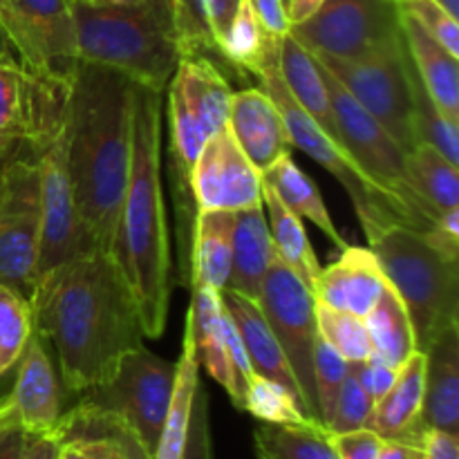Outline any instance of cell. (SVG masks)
Segmentation results:
<instances>
[{
	"label": "cell",
	"mask_w": 459,
	"mask_h": 459,
	"mask_svg": "<svg viewBox=\"0 0 459 459\" xmlns=\"http://www.w3.org/2000/svg\"><path fill=\"white\" fill-rule=\"evenodd\" d=\"M27 303L31 330L54 352L58 379L74 397L106 384L146 339L119 264L97 247L40 278Z\"/></svg>",
	"instance_id": "1"
},
{
	"label": "cell",
	"mask_w": 459,
	"mask_h": 459,
	"mask_svg": "<svg viewBox=\"0 0 459 459\" xmlns=\"http://www.w3.org/2000/svg\"><path fill=\"white\" fill-rule=\"evenodd\" d=\"M67 85V166L76 213L90 242L110 251L128 182L137 83L79 61Z\"/></svg>",
	"instance_id": "2"
},
{
	"label": "cell",
	"mask_w": 459,
	"mask_h": 459,
	"mask_svg": "<svg viewBox=\"0 0 459 459\" xmlns=\"http://www.w3.org/2000/svg\"><path fill=\"white\" fill-rule=\"evenodd\" d=\"M119 264L146 339H160L170 305V233L161 188V92L134 97L133 151L124 202L110 249Z\"/></svg>",
	"instance_id": "3"
},
{
	"label": "cell",
	"mask_w": 459,
	"mask_h": 459,
	"mask_svg": "<svg viewBox=\"0 0 459 459\" xmlns=\"http://www.w3.org/2000/svg\"><path fill=\"white\" fill-rule=\"evenodd\" d=\"M72 12L81 63L119 72L139 88L164 94L182 56L166 0H83L72 3Z\"/></svg>",
	"instance_id": "4"
},
{
	"label": "cell",
	"mask_w": 459,
	"mask_h": 459,
	"mask_svg": "<svg viewBox=\"0 0 459 459\" xmlns=\"http://www.w3.org/2000/svg\"><path fill=\"white\" fill-rule=\"evenodd\" d=\"M169 90V179L179 254L193 247L197 204L191 173L206 139L227 126L231 85L220 63L204 54L179 56Z\"/></svg>",
	"instance_id": "5"
},
{
	"label": "cell",
	"mask_w": 459,
	"mask_h": 459,
	"mask_svg": "<svg viewBox=\"0 0 459 459\" xmlns=\"http://www.w3.org/2000/svg\"><path fill=\"white\" fill-rule=\"evenodd\" d=\"M368 245L406 305L417 350L426 352L439 332L459 323V258L444 254L424 231L408 224H390Z\"/></svg>",
	"instance_id": "6"
},
{
	"label": "cell",
	"mask_w": 459,
	"mask_h": 459,
	"mask_svg": "<svg viewBox=\"0 0 459 459\" xmlns=\"http://www.w3.org/2000/svg\"><path fill=\"white\" fill-rule=\"evenodd\" d=\"M173 385L175 363L142 345L121 359L106 384L79 394V403L63 415L67 437L81 429L119 424L155 455Z\"/></svg>",
	"instance_id": "7"
},
{
	"label": "cell",
	"mask_w": 459,
	"mask_h": 459,
	"mask_svg": "<svg viewBox=\"0 0 459 459\" xmlns=\"http://www.w3.org/2000/svg\"><path fill=\"white\" fill-rule=\"evenodd\" d=\"M278 54H281V43L269 52L264 58L263 67H260L255 79L263 83V90L273 99V103L281 110L282 121L290 133L291 146L303 151L305 155L312 157L316 164L330 175H334L336 182L345 188L350 202H352L357 218L361 222L363 233H366L368 242L372 238L379 236L384 229L390 224H408L402 211L388 200V195L377 188V184L368 178L361 170V166L352 160L348 151L341 146L339 142L330 137L303 108L299 106L291 92L287 90L285 81L281 76V67H278Z\"/></svg>",
	"instance_id": "8"
},
{
	"label": "cell",
	"mask_w": 459,
	"mask_h": 459,
	"mask_svg": "<svg viewBox=\"0 0 459 459\" xmlns=\"http://www.w3.org/2000/svg\"><path fill=\"white\" fill-rule=\"evenodd\" d=\"M318 67H321L327 94H330L341 146L352 155V160L377 184V188L384 195H388V200L402 211L408 227L420 229V231L433 227L439 215L417 195L411 179H408L406 148L321 63H318Z\"/></svg>",
	"instance_id": "9"
},
{
	"label": "cell",
	"mask_w": 459,
	"mask_h": 459,
	"mask_svg": "<svg viewBox=\"0 0 459 459\" xmlns=\"http://www.w3.org/2000/svg\"><path fill=\"white\" fill-rule=\"evenodd\" d=\"M40 238L39 152L18 142L0 166V285L30 299Z\"/></svg>",
	"instance_id": "10"
},
{
	"label": "cell",
	"mask_w": 459,
	"mask_h": 459,
	"mask_svg": "<svg viewBox=\"0 0 459 459\" xmlns=\"http://www.w3.org/2000/svg\"><path fill=\"white\" fill-rule=\"evenodd\" d=\"M314 56L406 151L417 146L412 130V63L403 39L361 58Z\"/></svg>",
	"instance_id": "11"
},
{
	"label": "cell",
	"mask_w": 459,
	"mask_h": 459,
	"mask_svg": "<svg viewBox=\"0 0 459 459\" xmlns=\"http://www.w3.org/2000/svg\"><path fill=\"white\" fill-rule=\"evenodd\" d=\"M258 305L260 312L267 318L269 327H272L273 336L281 343L287 361H290L296 384L303 394L305 411L316 424H321L312 368L314 345L318 339L314 296L312 290L287 267V263L278 255L276 249H273L272 264H269L263 290H260Z\"/></svg>",
	"instance_id": "12"
},
{
	"label": "cell",
	"mask_w": 459,
	"mask_h": 459,
	"mask_svg": "<svg viewBox=\"0 0 459 459\" xmlns=\"http://www.w3.org/2000/svg\"><path fill=\"white\" fill-rule=\"evenodd\" d=\"M290 34L312 54L361 58L403 39L397 3L390 0H325Z\"/></svg>",
	"instance_id": "13"
},
{
	"label": "cell",
	"mask_w": 459,
	"mask_h": 459,
	"mask_svg": "<svg viewBox=\"0 0 459 459\" xmlns=\"http://www.w3.org/2000/svg\"><path fill=\"white\" fill-rule=\"evenodd\" d=\"M36 152H39L40 238L34 285L67 260L94 249L76 213L74 188L67 166V121L48 143L36 148Z\"/></svg>",
	"instance_id": "14"
},
{
	"label": "cell",
	"mask_w": 459,
	"mask_h": 459,
	"mask_svg": "<svg viewBox=\"0 0 459 459\" xmlns=\"http://www.w3.org/2000/svg\"><path fill=\"white\" fill-rule=\"evenodd\" d=\"M0 36L22 65L70 76L79 63L72 0H3Z\"/></svg>",
	"instance_id": "15"
},
{
	"label": "cell",
	"mask_w": 459,
	"mask_h": 459,
	"mask_svg": "<svg viewBox=\"0 0 459 459\" xmlns=\"http://www.w3.org/2000/svg\"><path fill=\"white\" fill-rule=\"evenodd\" d=\"M67 76H54L22 65L16 56H0V137H16L40 148L67 121Z\"/></svg>",
	"instance_id": "16"
},
{
	"label": "cell",
	"mask_w": 459,
	"mask_h": 459,
	"mask_svg": "<svg viewBox=\"0 0 459 459\" xmlns=\"http://www.w3.org/2000/svg\"><path fill=\"white\" fill-rule=\"evenodd\" d=\"M197 211H238L263 204V175L240 151L229 126L206 139L193 164Z\"/></svg>",
	"instance_id": "17"
},
{
	"label": "cell",
	"mask_w": 459,
	"mask_h": 459,
	"mask_svg": "<svg viewBox=\"0 0 459 459\" xmlns=\"http://www.w3.org/2000/svg\"><path fill=\"white\" fill-rule=\"evenodd\" d=\"M0 408L30 435L63 430L67 437V430L63 426L65 412H63L61 379L49 357V350L34 330L18 359L13 390L7 394V399L0 402Z\"/></svg>",
	"instance_id": "18"
},
{
	"label": "cell",
	"mask_w": 459,
	"mask_h": 459,
	"mask_svg": "<svg viewBox=\"0 0 459 459\" xmlns=\"http://www.w3.org/2000/svg\"><path fill=\"white\" fill-rule=\"evenodd\" d=\"M229 130L260 175L282 155H291V139L281 110L263 88H245L231 94Z\"/></svg>",
	"instance_id": "19"
},
{
	"label": "cell",
	"mask_w": 459,
	"mask_h": 459,
	"mask_svg": "<svg viewBox=\"0 0 459 459\" xmlns=\"http://www.w3.org/2000/svg\"><path fill=\"white\" fill-rule=\"evenodd\" d=\"M375 254L366 247H345L339 260L321 269L312 287L316 303L366 318L385 287Z\"/></svg>",
	"instance_id": "20"
},
{
	"label": "cell",
	"mask_w": 459,
	"mask_h": 459,
	"mask_svg": "<svg viewBox=\"0 0 459 459\" xmlns=\"http://www.w3.org/2000/svg\"><path fill=\"white\" fill-rule=\"evenodd\" d=\"M426 385L421 429L459 437V323L435 336L426 348Z\"/></svg>",
	"instance_id": "21"
},
{
	"label": "cell",
	"mask_w": 459,
	"mask_h": 459,
	"mask_svg": "<svg viewBox=\"0 0 459 459\" xmlns=\"http://www.w3.org/2000/svg\"><path fill=\"white\" fill-rule=\"evenodd\" d=\"M220 296H222L224 309H227L231 321L236 323L238 332H240V339L242 343H245L251 370H254L255 375L276 381L282 388L290 390V393L299 399L300 406H303L305 411L303 394H300L299 384H296V377L294 372H291L290 361H287L281 343H278L276 336H273L267 318L260 312V305L255 303V300L247 299V296L242 294H236V291L231 290H222ZM309 420H312V417H309Z\"/></svg>",
	"instance_id": "22"
},
{
	"label": "cell",
	"mask_w": 459,
	"mask_h": 459,
	"mask_svg": "<svg viewBox=\"0 0 459 459\" xmlns=\"http://www.w3.org/2000/svg\"><path fill=\"white\" fill-rule=\"evenodd\" d=\"M191 294L193 300L186 314V327L193 336L197 361H200V366H204L211 379L218 381L227 390L233 406L242 411L240 385H238L236 375H233L227 343H224L222 296L213 287L206 285H193Z\"/></svg>",
	"instance_id": "23"
},
{
	"label": "cell",
	"mask_w": 459,
	"mask_h": 459,
	"mask_svg": "<svg viewBox=\"0 0 459 459\" xmlns=\"http://www.w3.org/2000/svg\"><path fill=\"white\" fill-rule=\"evenodd\" d=\"M426 354L415 350L397 370L393 388L375 403L368 429L384 439H420L424 408Z\"/></svg>",
	"instance_id": "24"
},
{
	"label": "cell",
	"mask_w": 459,
	"mask_h": 459,
	"mask_svg": "<svg viewBox=\"0 0 459 459\" xmlns=\"http://www.w3.org/2000/svg\"><path fill=\"white\" fill-rule=\"evenodd\" d=\"M403 43L421 85L437 110L459 126V63L435 39H430L408 13L399 9Z\"/></svg>",
	"instance_id": "25"
},
{
	"label": "cell",
	"mask_w": 459,
	"mask_h": 459,
	"mask_svg": "<svg viewBox=\"0 0 459 459\" xmlns=\"http://www.w3.org/2000/svg\"><path fill=\"white\" fill-rule=\"evenodd\" d=\"M272 258L273 242L264 206L258 204L238 211L233 220L231 272L224 290H231L258 303Z\"/></svg>",
	"instance_id": "26"
},
{
	"label": "cell",
	"mask_w": 459,
	"mask_h": 459,
	"mask_svg": "<svg viewBox=\"0 0 459 459\" xmlns=\"http://www.w3.org/2000/svg\"><path fill=\"white\" fill-rule=\"evenodd\" d=\"M278 67L285 81L291 97L299 101V106L330 134L334 142H339V130H336L334 110H332L330 94H327L325 79L318 67L316 58L307 48L299 43L291 34L282 36L281 54H278ZM341 143V142H339Z\"/></svg>",
	"instance_id": "27"
},
{
	"label": "cell",
	"mask_w": 459,
	"mask_h": 459,
	"mask_svg": "<svg viewBox=\"0 0 459 459\" xmlns=\"http://www.w3.org/2000/svg\"><path fill=\"white\" fill-rule=\"evenodd\" d=\"M231 211H197L195 231H193V285L213 287L222 291L231 272L233 242Z\"/></svg>",
	"instance_id": "28"
},
{
	"label": "cell",
	"mask_w": 459,
	"mask_h": 459,
	"mask_svg": "<svg viewBox=\"0 0 459 459\" xmlns=\"http://www.w3.org/2000/svg\"><path fill=\"white\" fill-rule=\"evenodd\" d=\"M263 182L273 188V193L281 197V202L291 213L316 224V229H321L330 238V242H334V247H339L341 251L348 247V240L336 229L318 186L294 164L291 155H282L276 164L269 166L263 173Z\"/></svg>",
	"instance_id": "29"
},
{
	"label": "cell",
	"mask_w": 459,
	"mask_h": 459,
	"mask_svg": "<svg viewBox=\"0 0 459 459\" xmlns=\"http://www.w3.org/2000/svg\"><path fill=\"white\" fill-rule=\"evenodd\" d=\"M363 321H366L368 334H370L372 357L381 359L390 368L399 370L406 359L415 352L417 343L406 305L388 282H385L375 307L368 312Z\"/></svg>",
	"instance_id": "30"
},
{
	"label": "cell",
	"mask_w": 459,
	"mask_h": 459,
	"mask_svg": "<svg viewBox=\"0 0 459 459\" xmlns=\"http://www.w3.org/2000/svg\"><path fill=\"white\" fill-rule=\"evenodd\" d=\"M200 384V361H197L195 345L188 327H184L182 354L175 363V385L170 397L169 412H166L164 426H161L160 442H157L152 459H179L184 451L188 430V417H191L193 394Z\"/></svg>",
	"instance_id": "31"
},
{
	"label": "cell",
	"mask_w": 459,
	"mask_h": 459,
	"mask_svg": "<svg viewBox=\"0 0 459 459\" xmlns=\"http://www.w3.org/2000/svg\"><path fill=\"white\" fill-rule=\"evenodd\" d=\"M263 206L267 213L269 233H272L273 249L278 251L287 267L312 290L316 282L318 272H321V263H318L316 254L312 249L307 231L303 227V220L299 215L291 213L281 197L273 193L269 184L263 182Z\"/></svg>",
	"instance_id": "32"
},
{
	"label": "cell",
	"mask_w": 459,
	"mask_h": 459,
	"mask_svg": "<svg viewBox=\"0 0 459 459\" xmlns=\"http://www.w3.org/2000/svg\"><path fill=\"white\" fill-rule=\"evenodd\" d=\"M408 179L437 215L459 209V169L435 148L417 143L406 157Z\"/></svg>",
	"instance_id": "33"
},
{
	"label": "cell",
	"mask_w": 459,
	"mask_h": 459,
	"mask_svg": "<svg viewBox=\"0 0 459 459\" xmlns=\"http://www.w3.org/2000/svg\"><path fill=\"white\" fill-rule=\"evenodd\" d=\"M254 446L258 459H339L318 424H263L254 430Z\"/></svg>",
	"instance_id": "34"
},
{
	"label": "cell",
	"mask_w": 459,
	"mask_h": 459,
	"mask_svg": "<svg viewBox=\"0 0 459 459\" xmlns=\"http://www.w3.org/2000/svg\"><path fill=\"white\" fill-rule=\"evenodd\" d=\"M282 39H273L260 25L249 0H240L222 40V61L236 70L258 76L264 58Z\"/></svg>",
	"instance_id": "35"
},
{
	"label": "cell",
	"mask_w": 459,
	"mask_h": 459,
	"mask_svg": "<svg viewBox=\"0 0 459 459\" xmlns=\"http://www.w3.org/2000/svg\"><path fill=\"white\" fill-rule=\"evenodd\" d=\"M242 411L254 415L255 420L263 421V424H316L314 420H309L307 412L303 411L300 402L290 393V390L282 388L276 381L255 375V372L249 377V381H247L245 385Z\"/></svg>",
	"instance_id": "36"
},
{
	"label": "cell",
	"mask_w": 459,
	"mask_h": 459,
	"mask_svg": "<svg viewBox=\"0 0 459 459\" xmlns=\"http://www.w3.org/2000/svg\"><path fill=\"white\" fill-rule=\"evenodd\" d=\"M412 130L415 142L435 148L451 164L459 166V126L451 124L421 85L412 67Z\"/></svg>",
	"instance_id": "37"
},
{
	"label": "cell",
	"mask_w": 459,
	"mask_h": 459,
	"mask_svg": "<svg viewBox=\"0 0 459 459\" xmlns=\"http://www.w3.org/2000/svg\"><path fill=\"white\" fill-rule=\"evenodd\" d=\"M314 316H316L318 336L330 343L345 361L359 363L370 357V334H368L363 318L350 312H341V309H332L316 300H314Z\"/></svg>",
	"instance_id": "38"
},
{
	"label": "cell",
	"mask_w": 459,
	"mask_h": 459,
	"mask_svg": "<svg viewBox=\"0 0 459 459\" xmlns=\"http://www.w3.org/2000/svg\"><path fill=\"white\" fill-rule=\"evenodd\" d=\"M31 334V312L25 296L0 285V377L16 366Z\"/></svg>",
	"instance_id": "39"
},
{
	"label": "cell",
	"mask_w": 459,
	"mask_h": 459,
	"mask_svg": "<svg viewBox=\"0 0 459 459\" xmlns=\"http://www.w3.org/2000/svg\"><path fill=\"white\" fill-rule=\"evenodd\" d=\"M166 3H169L175 39H178L182 56L204 54V56H213L215 61H222L211 36L209 21H206L204 0H166Z\"/></svg>",
	"instance_id": "40"
},
{
	"label": "cell",
	"mask_w": 459,
	"mask_h": 459,
	"mask_svg": "<svg viewBox=\"0 0 459 459\" xmlns=\"http://www.w3.org/2000/svg\"><path fill=\"white\" fill-rule=\"evenodd\" d=\"M314 385H316V403H318V420L323 429L330 421L332 411H334L336 394H339L341 384L348 377L350 363L332 348L330 343L318 336L314 345Z\"/></svg>",
	"instance_id": "41"
},
{
	"label": "cell",
	"mask_w": 459,
	"mask_h": 459,
	"mask_svg": "<svg viewBox=\"0 0 459 459\" xmlns=\"http://www.w3.org/2000/svg\"><path fill=\"white\" fill-rule=\"evenodd\" d=\"M372 411H375V402L370 399V394L361 388L352 372H348L339 394H336L334 411H332L325 430L327 433H350V430L368 429Z\"/></svg>",
	"instance_id": "42"
},
{
	"label": "cell",
	"mask_w": 459,
	"mask_h": 459,
	"mask_svg": "<svg viewBox=\"0 0 459 459\" xmlns=\"http://www.w3.org/2000/svg\"><path fill=\"white\" fill-rule=\"evenodd\" d=\"M397 7L412 18L430 39L437 40L448 54L459 58V22L455 16L433 0H399Z\"/></svg>",
	"instance_id": "43"
},
{
	"label": "cell",
	"mask_w": 459,
	"mask_h": 459,
	"mask_svg": "<svg viewBox=\"0 0 459 459\" xmlns=\"http://www.w3.org/2000/svg\"><path fill=\"white\" fill-rule=\"evenodd\" d=\"M179 459H213L209 424V393H206L202 384H197L195 394H193L186 442H184V451Z\"/></svg>",
	"instance_id": "44"
},
{
	"label": "cell",
	"mask_w": 459,
	"mask_h": 459,
	"mask_svg": "<svg viewBox=\"0 0 459 459\" xmlns=\"http://www.w3.org/2000/svg\"><path fill=\"white\" fill-rule=\"evenodd\" d=\"M350 372L354 375V379L361 384V388L370 394L372 402H379L390 388H393L394 379H397V370L390 368L388 363H384L377 357H368L366 361L350 363Z\"/></svg>",
	"instance_id": "45"
},
{
	"label": "cell",
	"mask_w": 459,
	"mask_h": 459,
	"mask_svg": "<svg viewBox=\"0 0 459 459\" xmlns=\"http://www.w3.org/2000/svg\"><path fill=\"white\" fill-rule=\"evenodd\" d=\"M330 442L339 459H377L384 437L370 429H359L350 433H330Z\"/></svg>",
	"instance_id": "46"
},
{
	"label": "cell",
	"mask_w": 459,
	"mask_h": 459,
	"mask_svg": "<svg viewBox=\"0 0 459 459\" xmlns=\"http://www.w3.org/2000/svg\"><path fill=\"white\" fill-rule=\"evenodd\" d=\"M251 7H254L255 16H258L260 25L264 27L269 36L273 39H282V36L290 34L291 22L287 16L285 0H249Z\"/></svg>",
	"instance_id": "47"
},
{
	"label": "cell",
	"mask_w": 459,
	"mask_h": 459,
	"mask_svg": "<svg viewBox=\"0 0 459 459\" xmlns=\"http://www.w3.org/2000/svg\"><path fill=\"white\" fill-rule=\"evenodd\" d=\"M31 435L0 408V459H21Z\"/></svg>",
	"instance_id": "48"
},
{
	"label": "cell",
	"mask_w": 459,
	"mask_h": 459,
	"mask_svg": "<svg viewBox=\"0 0 459 459\" xmlns=\"http://www.w3.org/2000/svg\"><path fill=\"white\" fill-rule=\"evenodd\" d=\"M238 4H240V0H204L206 21H209L211 36H213L220 56H222L224 34H227L229 25H231V18L236 13Z\"/></svg>",
	"instance_id": "49"
},
{
	"label": "cell",
	"mask_w": 459,
	"mask_h": 459,
	"mask_svg": "<svg viewBox=\"0 0 459 459\" xmlns=\"http://www.w3.org/2000/svg\"><path fill=\"white\" fill-rule=\"evenodd\" d=\"M424 459H459V439L457 435L446 430L426 429L420 437Z\"/></svg>",
	"instance_id": "50"
},
{
	"label": "cell",
	"mask_w": 459,
	"mask_h": 459,
	"mask_svg": "<svg viewBox=\"0 0 459 459\" xmlns=\"http://www.w3.org/2000/svg\"><path fill=\"white\" fill-rule=\"evenodd\" d=\"M92 429L103 430V433H110L112 437L117 439L119 444V451H121V459H152L151 453L143 448V444L130 433L128 429L119 424H101V426H92Z\"/></svg>",
	"instance_id": "51"
},
{
	"label": "cell",
	"mask_w": 459,
	"mask_h": 459,
	"mask_svg": "<svg viewBox=\"0 0 459 459\" xmlns=\"http://www.w3.org/2000/svg\"><path fill=\"white\" fill-rule=\"evenodd\" d=\"M63 439H65V433H63V430H54V433L45 435H31L30 444H27L21 459H56Z\"/></svg>",
	"instance_id": "52"
},
{
	"label": "cell",
	"mask_w": 459,
	"mask_h": 459,
	"mask_svg": "<svg viewBox=\"0 0 459 459\" xmlns=\"http://www.w3.org/2000/svg\"><path fill=\"white\" fill-rule=\"evenodd\" d=\"M377 459H424L420 439H384Z\"/></svg>",
	"instance_id": "53"
},
{
	"label": "cell",
	"mask_w": 459,
	"mask_h": 459,
	"mask_svg": "<svg viewBox=\"0 0 459 459\" xmlns=\"http://www.w3.org/2000/svg\"><path fill=\"white\" fill-rule=\"evenodd\" d=\"M325 0H287V16H290L291 25H299V22L307 21L312 13H316L321 9V4Z\"/></svg>",
	"instance_id": "54"
},
{
	"label": "cell",
	"mask_w": 459,
	"mask_h": 459,
	"mask_svg": "<svg viewBox=\"0 0 459 459\" xmlns=\"http://www.w3.org/2000/svg\"><path fill=\"white\" fill-rule=\"evenodd\" d=\"M56 459H88V455H85L79 437H65L63 439L61 448H58Z\"/></svg>",
	"instance_id": "55"
},
{
	"label": "cell",
	"mask_w": 459,
	"mask_h": 459,
	"mask_svg": "<svg viewBox=\"0 0 459 459\" xmlns=\"http://www.w3.org/2000/svg\"><path fill=\"white\" fill-rule=\"evenodd\" d=\"M18 142H21V139L16 137H0V166H3V161L12 155L13 148L18 146Z\"/></svg>",
	"instance_id": "56"
},
{
	"label": "cell",
	"mask_w": 459,
	"mask_h": 459,
	"mask_svg": "<svg viewBox=\"0 0 459 459\" xmlns=\"http://www.w3.org/2000/svg\"><path fill=\"white\" fill-rule=\"evenodd\" d=\"M433 3H437L439 7L446 9L451 16H455V18L459 16V0H433Z\"/></svg>",
	"instance_id": "57"
},
{
	"label": "cell",
	"mask_w": 459,
	"mask_h": 459,
	"mask_svg": "<svg viewBox=\"0 0 459 459\" xmlns=\"http://www.w3.org/2000/svg\"><path fill=\"white\" fill-rule=\"evenodd\" d=\"M7 54H12V49L7 48V43H4L3 36H0V56H7Z\"/></svg>",
	"instance_id": "58"
},
{
	"label": "cell",
	"mask_w": 459,
	"mask_h": 459,
	"mask_svg": "<svg viewBox=\"0 0 459 459\" xmlns=\"http://www.w3.org/2000/svg\"><path fill=\"white\" fill-rule=\"evenodd\" d=\"M108 3H115V4H137V3H143V0H108Z\"/></svg>",
	"instance_id": "59"
},
{
	"label": "cell",
	"mask_w": 459,
	"mask_h": 459,
	"mask_svg": "<svg viewBox=\"0 0 459 459\" xmlns=\"http://www.w3.org/2000/svg\"><path fill=\"white\" fill-rule=\"evenodd\" d=\"M72 3H83V0H72Z\"/></svg>",
	"instance_id": "60"
},
{
	"label": "cell",
	"mask_w": 459,
	"mask_h": 459,
	"mask_svg": "<svg viewBox=\"0 0 459 459\" xmlns=\"http://www.w3.org/2000/svg\"><path fill=\"white\" fill-rule=\"evenodd\" d=\"M390 3H399V0H390Z\"/></svg>",
	"instance_id": "61"
},
{
	"label": "cell",
	"mask_w": 459,
	"mask_h": 459,
	"mask_svg": "<svg viewBox=\"0 0 459 459\" xmlns=\"http://www.w3.org/2000/svg\"><path fill=\"white\" fill-rule=\"evenodd\" d=\"M285 7H287V0H285Z\"/></svg>",
	"instance_id": "62"
},
{
	"label": "cell",
	"mask_w": 459,
	"mask_h": 459,
	"mask_svg": "<svg viewBox=\"0 0 459 459\" xmlns=\"http://www.w3.org/2000/svg\"><path fill=\"white\" fill-rule=\"evenodd\" d=\"M0 4H3V0H0Z\"/></svg>",
	"instance_id": "63"
},
{
	"label": "cell",
	"mask_w": 459,
	"mask_h": 459,
	"mask_svg": "<svg viewBox=\"0 0 459 459\" xmlns=\"http://www.w3.org/2000/svg\"><path fill=\"white\" fill-rule=\"evenodd\" d=\"M88 459H90V457H88Z\"/></svg>",
	"instance_id": "64"
}]
</instances>
